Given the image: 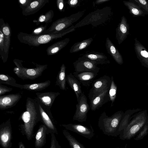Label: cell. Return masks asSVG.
Masks as SVG:
<instances>
[{
	"label": "cell",
	"instance_id": "6da1fadb",
	"mask_svg": "<svg viewBox=\"0 0 148 148\" xmlns=\"http://www.w3.org/2000/svg\"><path fill=\"white\" fill-rule=\"evenodd\" d=\"M23 124L21 125V132L30 140L34 136V129L36 124L41 120L37 99L27 97L26 100L25 110L21 114L19 119Z\"/></svg>",
	"mask_w": 148,
	"mask_h": 148
},
{
	"label": "cell",
	"instance_id": "7a4b0ae2",
	"mask_svg": "<svg viewBox=\"0 0 148 148\" xmlns=\"http://www.w3.org/2000/svg\"><path fill=\"white\" fill-rule=\"evenodd\" d=\"M75 26L73 25L68 29L56 34H45L33 35L31 34L20 32L17 35L18 40L21 43L29 46L38 47L41 45L47 44L54 39L62 37L66 34L75 30Z\"/></svg>",
	"mask_w": 148,
	"mask_h": 148
},
{
	"label": "cell",
	"instance_id": "3957f363",
	"mask_svg": "<svg viewBox=\"0 0 148 148\" xmlns=\"http://www.w3.org/2000/svg\"><path fill=\"white\" fill-rule=\"evenodd\" d=\"M122 115L121 112H117L110 116L104 112L98 119V125L105 135L109 136L116 137L120 135L119 128Z\"/></svg>",
	"mask_w": 148,
	"mask_h": 148
},
{
	"label": "cell",
	"instance_id": "277c9868",
	"mask_svg": "<svg viewBox=\"0 0 148 148\" xmlns=\"http://www.w3.org/2000/svg\"><path fill=\"white\" fill-rule=\"evenodd\" d=\"M23 60L15 59L13 62L16 66L13 71L19 78L23 80H34L42 75L43 72L47 69V64H37L33 68H27L23 65Z\"/></svg>",
	"mask_w": 148,
	"mask_h": 148
},
{
	"label": "cell",
	"instance_id": "5b68a950",
	"mask_svg": "<svg viewBox=\"0 0 148 148\" xmlns=\"http://www.w3.org/2000/svg\"><path fill=\"white\" fill-rule=\"evenodd\" d=\"M111 9L106 7L91 12L76 24L75 27L79 28L91 24L95 27L101 25L107 21L111 14Z\"/></svg>",
	"mask_w": 148,
	"mask_h": 148
},
{
	"label": "cell",
	"instance_id": "8992f818",
	"mask_svg": "<svg viewBox=\"0 0 148 148\" xmlns=\"http://www.w3.org/2000/svg\"><path fill=\"white\" fill-rule=\"evenodd\" d=\"M85 10L79 11L70 16L59 18L53 22L51 26L42 34H56L66 29L73 25L84 14Z\"/></svg>",
	"mask_w": 148,
	"mask_h": 148
},
{
	"label": "cell",
	"instance_id": "52a82bcc",
	"mask_svg": "<svg viewBox=\"0 0 148 148\" xmlns=\"http://www.w3.org/2000/svg\"><path fill=\"white\" fill-rule=\"evenodd\" d=\"M147 121L145 118H136L128 123L119 135L120 139L130 140L138 134Z\"/></svg>",
	"mask_w": 148,
	"mask_h": 148
},
{
	"label": "cell",
	"instance_id": "ba28073f",
	"mask_svg": "<svg viewBox=\"0 0 148 148\" xmlns=\"http://www.w3.org/2000/svg\"><path fill=\"white\" fill-rule=\"evenodd\" d=\"M111 82V78L106 75L94 80L92 84V87L88 93V97L90 100L105 91L109 89Z\"/></svg>",
	"mask_w": 148,
	"mask_h": 148
},
{
	"label": "cell",
	"instance_id": "9c48e42d",
	"mask_svg": "<svg viewBox=\"0 0 148 148\" xmlns=\"http://www.w3.org/2000/svg\"><path fill=\"white\" fill-rule=\"evenodd\" d=\"M77 102L73 120L80 122H85L90 107L88 103L87 98L84 92L81 94Z\"/></svg>",
	"mask_w": 148,
	"mask_h": 148
},
{
	"label": "cell",
	"instance_id": "30bf717a",
	"mask_svg": "<svg viewBox=\"0 0 148 148\" xmlns=\"http://www.w3.org/2000/svg\"><path fill=\"white\" fill-rule=\"evenodd\" d=\"M12 128L10 119L0 126V143L3 148L12 146Z\"/></svg>",
	"mask_w": 148,
	"mask_h": 148
},
{
	"label": "cell",
	"instance_id": "8fae6325",
	"mask_svg": "<svg viewBox=\"0 0 148 148\" xmlns=\"http://www.w3.org/2000/svg\"><path fill=\"white\" fill-rule=\"evenodd\" d=\"M60 94L59 92H48L36 93V99L39 101L48 114L52 116L50 110L55 100Z\"/></svg>",
	"mask_w": 148,
	"mask_h": 148
},
{
	"label": "cell",
	"instance_id": "7c38bea8",
	"mask_svg": "<svg viewBox=\"0 0 148 148\" xmlns=\"http://www.w3.org/2000/svg\"><path fill=\"white\" fill-rule=\"evenodd\" d=\"M73 65L75 71H94L99 73L100 68L97 65L90 60L82 56L74 62Z\"/></svg>",
	"mask_w": 148,
	"mask_h": 148
},
{
	"label": "cell",
	"instance_id": "4fadbf2b",
	"mask_svg": "<svg viewBox=\"0 0 148 148\" xmlns=\"http://www.w3.org/2000/svg\"><path fill=\"white\" fill-rule=\"evenodd\" d=\"M66 129L75 132L88 139H91L94 136V131L92 125L90 128L78 124L70 123L62 125Z\"/></svg>",
	"mask_w": 148,
	"mask_h": 148
},
{
	"label": "cell",
	"instance_id": "5bb4252c",
	"mask_svg": "<svg viewBox=\"0 0 148 148\" xmlns=\"http://www.w3.org/2000/svg\"><path fill=\"white\" fill-rule=\"evenodd\" d=\"M0 29L2 30L4 37V58L3 62L5 63L7 61L8 58L10 44L11 30L8 24L5 23L2 18L0 19Z\"/></svg>",
	"mask_w": 148,
	"mask_h": 148
},
{
	"label": "cell",
	"instance_id": "9a60e30c",
	"mask_svg": "<svg viewBox=\"0 0 148 148\" xmlns=\"http://www.w3.org/2000/svg\"><path fill=\"white\" fill-rule=\"evenodd\" d=\"M0 109L5 110L14 106L21 98L20 93L0 96Z\"/></svg>",
	"mask_w": 148,
	"mask_h": 148
},
{
	"label": "cell",
	"instance_id": "2e32d148",
	"mask_svg": "<svg viewBox=\"0 0 148 148\" xmlns=\"http://www.w3.org/2000/svg\"><path fill=\"white\" fill-rule=\"evenodd\" d=\"M129 26L125 17L123 16L116 27V38L119 45H120L127 38L129 34Z\"/></svg>",
	"mask_w": 148,
	"mask_h": 148
},
{
	"label": "cell",
	"instance_id": "e0dca14e",
	"mask_svg": "<svg viewBox=\"0 0 148 148\" xmlns=\"http://www.w3.org/2000/svg\"><path fill=\"white\" fill-rule=\"evenodd\" d=\"M72 73L83 86L88 87L92 83L98 73L90 71H74Z\"/></svg>",
	"mask_w": 148,
	"mask_h": 148
},
{
	"label": "cell",
	"instance_id": "ac0fdd59",
	"mask_svg": "<svg viewBox=\"0 0 148 148\" xmlns=\"http://www.w3.org/2000/svg\"><path fill=\"white\" fill-rule=\"evenodd\" d=\"M109 90L105 91L90 100V107L92 110L95 111L98 109L103 105L110 101Z\"/></svg>",
	"mask_w": 148,
	"mask_h": 148
},
{
	"label": "cell",
	"instance_id": "d6986e66",
	"mask_svg": "<svg viewBox=\"0 0 148 148\" xmlns=\"http://www.w3.org/2000/svg\"><path fill=\"white\" fill-rule=\"evenodd\" d=\"M49 1V0H33L25 9L22 10L23 15L27 16L35 14L48 3Z\"/></svg>",
	"mask_w": 148,
	"mask_h": 148
},
{
	"label": "cell",
	"instance_id": "ffe728a7",
	"mask_svg": "<svg viewBox=\"0 0 148 148\" xmlns=\"http://www.w3.org/2000/svg\"><path fill=\"white\" fill-rule=\"evenodd\" d=\"M37 100L39 106L41 120L44 125L47 128L48 132L51 133H53L58 134V133L57 129L50 118L46 110L39 101L37 99Z\"/></svg>",
	"mask_w": 148,
	"mask_h": 148
},
{
	"label": "cell",
	"instance_id": "44dd1931",
	"mask_svg": "<svg viewBox=\"0 0 148 148\" xmlns=\"http://www.w3.org/2000/svg\"><path fill=\"white\" fill-rule=\"evenodd\" d=\"M82 56L90 60L96 64H106L110 63L108 57L104 54L97 52H87Z\"/></svg>",
	"mask_w": 148,
	"mask_h": 148
},
{
	"label": "cell",
	"instance_id": "7402d4cb",
	"mask_svg": "<svg viewBox=\"0 0 148 148\" xmlns=\"http://www.w3.org/2000/svg\"><path fill=\"white\" fill-rule=\"evenodd\" d=\"M106 47L108 53L109 54L118 64L123 63L122 57L114 45L107 37L106 40Z\"/></svg>",
	"mask_w": 148,
	"mask_h": 148
},
{
	"label": "cell",
	"instance_id": "603a6c76",
	"mask_svg": "<svg viewBox=\"0 0 148 148\" xmlns=\"http://www.w3.org/2000/svg\"><path fill=\"white\" fill-rule=\"evenodd\" d=\"M47 132H48L47 129L45 125L39 126L35 137L34 145L36 148H40L45 145Z\"/></svg>",
	"mask_w": 148,
	"mask_h": 148
},
{
	"label": "cell",
	"instance_id": "cb8c5ba5",
	"mask_svg": "<svg viewBox=\"0 0 148 148\" xmlns=\"http://www.w3.org/2000/svg\"><path fill=\"white\" fill-rule=\"evenodd\" d=\"M66 80L69 85L74 92L77 102L83 92L81 89V83L72 73L67 75Z\"/></svg>",
	"mask_w": 148,
	"mask_h": 148
},
{
	"label": "cell",
	"instance_id": "d4e9b609",
	"mask_svg": "<svg viewBox=\"0 0 148 148\" xmlns=\"http://www.w3.org/2000/svg\"><path fill=\"white\" fill-rule=\"evenodd\" d=\"M134 50L137 57L143 62L148 63V51L146 48L138 40L134 39Z\"/></svg>",
	"mask_w": 148,
	"mask_h": 148
},
{
	"label": "cell",
	"instance_id": "484cf974",
	"mask_svg": "<svg viewBox=\"0 0 148 148\" xmlns=\"http://www.w3.org/2000/svg\"><path fill=\"white\" fill-rule=\"evenodd\" d=\"M70 40L69 38H66L49 46L46 50L47 55L51 56L57 53L68 44Z\"/></svg>",
	"mask_w": 148,
	"mask_h": 148
},
{
	"label": "cell",
	"instance_id": "4316f807",
	"mask_svg": "<svg viewBox=\"0 0 148 148\" xmlns=\"http://www.w3.org/2000/svg\"><path fill=\"white\" fill-rule=\"evenodd\" d=\"M123 2L130 13L134 16H144L146 14V13L138 5L131 0L123 1Z\"/></svg>",
	"mask_w": 148,
	"mask_h": 148
},
{
	"label": "cell",
	"instance_id": "83f0119b",
	"mask_svg": "<svg viewBox=\"0 0 148 148\" xmlns=\"http://www.w3.org/2000/svg\"><path fill=\"white\" fill-rule=\"evenodd\" d=\"M50 80L33 84H27L22 85L21 89L30 91H39L45 89L48 87L51 84Z\"/></svg>",
	"mask_w": 148,
	"mask_h": 148
},
{
	"label": "cell",
	"instance_id": "f1b7e54d",
	"mask_svg": "<svg viewBox=\"0 0 148 148\" xmlns=\"http://www.w3.org/2000/svg\"><path fill=\"white\" fill-rule=\"evenodd\" d=\"M66 67L64 64H63L60 67L56 77L55 85L58 86L60 89L62 90H66Z\"/></svg>",
	"mask_w": 148,
	"mask_h": 148
},
{
	"label": "cell",
	"instance_id": "f546056e",
	"mask_svg": "<svg viewBox=\"0 0 148 148\" xmlns=\"http://www.w3.org/2000/svg\"><path fill=\"white\" fill-rule=\"evenodd\" d=\"M93 40V38H90L75 43L71 47L70 52L73 53L86 49L90 45Z\"/></svg>",
	"mask_w": 148,
	"mask_h": 148
},
{
	"label": "cell",
	"instance_id": "4dcf8cb0",
	"mask_svg": "<svg viewBox=\"0 0 148 148\" xmlns=\"http://www.w3.org/2000/svg\"><path fill=\"white\" fill-rule=\"evenodd\" d=\"M62 133L64 137L68 141L71 148H86L66 130H63L62 131Z\"/></svg>",
	"mask_w": 148,
	"mask_h": 148
},
{
	"label": "cell",
	"instance_id": "1f68e13d",
	"mask_svg": "<svg viewBox=\"0 0 148 148\" xmlns=\"http://www.w3.org/2000/svg\"><path fill=\"white\" fill-rule=\"evenodd\" d=\"M0 84H4L20 88L21 84L16 83L14 78L7 74L0 75Z\"/></svg>",
	"mask_w": 148,
	"mask_h": 148
},
{
	"label": "cell",
	"instance_id": "d6a6232c",
	"mask_svg": "<svg viewBox=\"0 0 148 148\" xmlns=\"http://www.w3.org/2000/svg\"><path fill=\"white\" fill-rule=\"evenodd\" d=\"M53 16V11L50 10L44 14L40 16L37 20H34L33 22L36 25H38L40 23H49L52 21Z\"/></svg>",
	"mask_w": 148,
	"mask_h": 148
},
{
	"label": "cell",
	"instance_id": "836d02e7",
	"mask_svg": "<svg viewBox=\"0 0 148 148\" xmlns=\"http://www.w3.org/2000/svg\"><path fill=\"white\" fill-rule=\"evenodd\" d=\"M111 82L110 88L109 91L110 101H111V106H112L114 101L116 93V86L114 82L112 76L111 77Z\"/></svg>",
	"mask_w": 148,
	"mask_h": 148
},
{
	"label": "cell",
	"instance_id": "e575fe53",
	"mask_svg": "<svg viewBox=\"0 0 148 148\" xmlns=\"http://www.w3.org/2000/svg\"><path fill=\"white\" fill-rule=\"evenodd\" d=\"M148 133V121L144 125L143 128L134 139L136 140L142 139Z\"/></svg>",
	"mask_w": 148,
	"mask_h": 148
},
{
	"label": "cell",
	"instance_id": "d590c367",
	"mask_svg": "<svg viewBox=\"0 0 148 148\" xmlns=\"http://www.w3.org/2000/svg\"><path fill=\"white\" fill-rule=\"evenodd\" d=\"M137 3L146 13L148 14V2L145 0H131Z\"/></svg>",
	"mask_w": 148,
	"mask_h": 148
},
{
	"label": "cell",
	"instance_id": "8d00e7d4",
	"mask_svg": "<svg viewBox=\"0 0 148 148\" xmlns=\"http://www.w3.org/2000/svg\"><path fill=\"white\" fill-rule=\"evenodd\" d=\"M4 34L0 29V54L2 60L4 58Z\"/></svg>",
	"mask_w": 148,
	"mask_h": 148
},
{
	"label": "cell",
	"instance_id": "74e56055",
	"mask_svg": "<svg viewBox=\"0 0 148 148\" xmlns=\"http://www.w3.org/2000/svg\"><path fill=\"white\" fill-rule=\"evenodd\" d=\"M51 140L50 148H61L58 141L56 139L55 134L51 133Z\"/></svg>",
	"mask_w": 148,
	"mask_h": 148
},
{
	"label": "cell",
	"instance_id": "f35d334b",
	"mask_svg": "<svg viewBox=\"0 0 148 148\" xmlns=\"http://www.w3.org/2000/svg\"><path fill=\"white\" fill-rule=\"evenodd\" d=\"M47 25H41L34 29L31 34L33 35H38L42 34L47 29Z\"/></svg>",
	"mask_w": 148,
	"mask_h": 148
},
{
	"label": "cell",
	"instance_id": "ab89813d",
	"mask_svg": "<svg viewBox=\"0 0 148 148\" xmlns=\"http://www.w3.org/2000/svg\"><path fill=\"white\" fill-rule=\"evenodd\" d=\"M33 0H19L18 2L20 8L22 10L25 9Z\"/></svg>",
	"mask_w": 148,
	"mask_h": 148
},
{
	"label": "cell",
	"instance_id": "60d3db41",
	"mask_svg": "<svg viewBox=\"0 0 148 148\" xmlns=\"http://www.w3.org/2000/svg\"><path fill=\"white\" fill-rule=\"evenodd\" d=\"M12 88L0 84V95H2L6 92H11Z\"/></svg>",
	"mask_w": 148,
	"mask_h": 148
},
{
	"label": "cell",
	"instance_id": "b9f144b4",
	"mask_svg": "<svg viewBox=\"0 0 148 148\" xmlns=\"http://www.w3.org/2000/svg\"><path fill=\"white\" fill-rule=\"evenodd\" d=\"M67 3L71 8H75L79 5V1L78 0H69Z\"/></svg>",
	"mask_w": 148,
	"mask_h": 148
},
{
	"label": "cell",
	"instance_id": "7bdbcfd3",
	"mask_svg": "<svg viewBox=\"0 0 148 148\" xmlns=\"http://www.w3.org/2000/svg\"><path fill=\"white\" fill-rule=\"evenodd\" d=\"M57 6L58 10L62 12L64 9V4L63 0H57L56 1Z\"/></svg>",
	"mask_w": 148,
	"mask_h": 148
},
{
	"label": "cell",
	"instance_id": "ee69618b",
	"mask_svg": "<svg viewBox=\"0 0 148 148\" xmlns=\"http://www.w3.org/2000/svg\"><path fill=\"white\" fill-rule=\"evenodd\" d=\"M110 0H97L95 1V3L96 4L99 5L108 2Z\"/></svg>",
	"mask_w": 148,
	"mask_h": 148
},
{
	"label": "cell",
	"instance_id": "f6af8a7d",
	"mask_svg": "<svg viewBox=\"0 0 148 148\" xmlns=\"http://www.w3.org/2000/svg\"><path fill=\"white\" fill-rule=\"evenodd\" d=\"M18 148H25L24 144L21 141L18 143Z\"/></svg>",
	"mask_w": 148,
	"mask_h": 148
},
{
	"label": "cell",
	"instance_id": "bcb514c9",
	"mask_svg": "<svg viewBox=\"0 0 148 148\" xmlns=\"http://www.w3.org/2000/svg\"><path fill=\"white\" fill-rule=\"evenodd\" d=\"M123 148V147H118V148Z\"/></svg>",
	"mask_w": 148,
	"mask_h": 148
}]
</instances>
